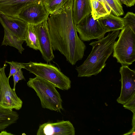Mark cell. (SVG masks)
<instances>
[{"mask_svg": "<svg viewBox=\"0 0 135 135\" xmlns=\"http://www.w3.org/2000/svg\"><path fill=\"white\" fill-rule=\"evenodd\" d=\"M73 0L50 14L47 22L53 50H57L73 65L81 60L86 49L78 36L72 17Z\"/></svg>", "mask_w": 135, "mask_h": 135, "instance_id": "1", "label": "cell"}, {"mask_svg": "<svg viewBox=\"0 0 135 135\" xmlns=\"http://www.w3.org/2000/svg\"><path fill=\"white\" fill-rule=\"evenodd\" d=\"M119 31L109 33L105 37L91 42L92 50L83 63L75 69L78 77H89L100 73L105 66V62L113 52L114 43Z\"/></svg>", "mask_w": 135, "mask_h": 135, "instance_id": "2", "label": "cell"}, {"mask_svg": "<svg viewBox=\"0 0 135 135\" xmlns=\"http://www.w3.org/2000/svg\"><path fill=\"white\" fill-rule=\"evenodd\" d=\"M27 85L35 91L43 108L59 112L63 110L61 95L53 84L36 76L30 78Z\"/></svg>", "mask_w": 135, "mask_h": 135, "instance_id": "3", "label": "cell"}, {"mask_svg": "<svg viewBox=\"0 0 135 135\" xmlns=\"http://www.w3.org/2000/svg\"><path fill=\"white\" fill-rule=\"evenodd\" d=\"M21 64L24 69L52 83L60 89L68 90L71 87V81L69 78L54 65L31 61Z\"/></svg>", "mask_w": 135, "mask_h": 135, "instance_id": "4", "label": "cell"}, {"mask_svg": "<svg viewBox=\"0 0 135 135\" xmlns=\"http://www.w3.org/2000/svg\"><path fill=\"white\" fill-rule=\"evenodd\" d=\"M118 36L114 44L113 56L122 65L128 66L135 60V31L125 26Z\"/></svg>", "mask_w": 135, "mask_h": 135, "instance_id": "5", "label": "cell"}, {"mask_svg": "<svg viewBox=\"0 0 135 135\" xmlns=\"http://www.w3.org/2000/svg\"><path fill=\"white\" fill-rule=\"evenodd\" d=\"M7 66L5 64L0 68V107L11 110H19L22 107L23 102L16 94L15 90L10 86L9 78L6 76L5 71Z\"/></svg>", "mask_w": 135, "mask_h": 135, "instance_id": "6", "label": "cell"}, {"mask_svg": "<svg viewBox=\"0 0 135 135\" xmlns=\"http://www.w3.org/2000/svg\"><path fill=\"white\" fill-rule=\"evenodd\" d=\"M75 26L79 37L83 41H89L94 39L99 40L104 37L107 32L98 20L93 18L91 13Z\"/></svg>", "mask_w": 135, "mask_h": 135, "instance_id": "7", "label": "cell"}, {"mask_svg": "<svg viewBox=\"0 0 135 135\" xmlns=\"http://www.w3.org/2000/svg\"><path fill=\"white\" fill-rule=\"evenodd\" d=\"M49 15L43 2H40L26 6L17 16L28 24L34 26L47 19Z\"/></svg>", "mask_w": 135, "mask_h": 135, "instance_id": "8", "label": "cell"}, {"mask_svg": "<svg viewBox=\"0 0 135 135\" xmlns=\"http://www.w3.org/2000/svg\"><path fill=\"white\" fill-rule=\"evenodd\" d=\"M121 75L120 81L122 84L119 97L117 99V102L124 105L135 93V71L128 66L122 65L119 70Z\"/></svg>", "mask_w": 135, "mask_h": 135, "instance_id": "9", "label": "cell"}, {"mask_svg": "<svg viewBox=\"0 0 135 135\" xmlns=\"http://www.w3.org/2000/svg\"><path fill=\"white\" fill-rule=\"evenodd\" d=\"M47 19L41 23L34 26L43 58L47 62L54 58L50 35L49 32Z\"/></svg>", "mask_w": 135, "mask_h": 135, "instance_id": "10", "label": "cell"}, {"mask_svg": "<svg viewBox=\"0 0 135 135\" xmlns=\"http://www.w3.org/2000/svg\"><path fill=\"white\" fill-rule=\"evenodd\" d=\"M75 128L69 120L48 122L40 125L37 135H75Z\"/></svg>", "mask_w": 135, "mask_h": 135, "instance_id": "11", "label": "cell"}, {"mask_svg": "<svg viewBox=\"0 0 135 135\" xmlns=\"http://www.w3.org/2000/svg\"><path fill=\"white\" fill-rule=\"evenodd\" d=\"M0 22L20 40L25 41L28 24L17 16L5 14L0 11Z\"/></svg>", "mask_w": 135, "mask_h": 135, "instance_id": "12", "label": "cell"}, {"mask_svg": "<svg viewBox=\"0 0 135 135\" xmlns=\"http://www.w3.org/2000/svg\"><path fill=\"white\" fill-rule=\"evenodd\" d=\"M44 0H0V11L11 16H17L25 7Z\"/></svg>", "mask_w": 135, "mask_h": 135, "instance_id": "13", "label": "cell"}, {"mask_svg": "<svg viewBox=\"0 0 135 135\" xmlns=\"http://www.w3.org/2000/svg\"><path fill=\"white\" fill-rule=\"evenodd\" d=\"M91 12L90 0H73L72 17L75 25H78Z\"/></svg>", "mask_w": 135, "mask_h": 135, "instance_id": "14", "label": "cell"}, {"mask_svg": "<svg viewBox=\"0 0 135 135\" xmlns=\"http://www.w3.org/2000/svg\"><path fill=\"white\" fill-rule=\"evenodd\" d=\"M98 20L107 32L119 31L122 29L124 27L123 18L111 13Z\"/></svg>", "mask_w": 135, "mask_h": 135, "instance_id": "15", "label": "cell"}, {"mask_svg": "<svg viewBox=\"0 0 135 135\" xmlns=\"http://www.w3.org/2000/svg\"><path fill=\"white\" fill-rule=\"evenodd\" d=\"M91 14L95 20L108 15L111 12V9L105 0H90Z\"/></svg>", "mask_w": 135, "mask_h": 135, "instance_id": "16", "label": "cell"}, {"mask_svg": "<svg viewBox=\"0 0 135 135\" xmlns=\"http://www.w3.org/2000/svg\"><path fill=\"white\" fill-rule=\"evenodd\" d=\"M19 118L17 112L0 107V131L16 123Z\"/></svg>", "mask_w": 135, "mask_h": 135, "instance_id": "17", "label": "cell"}, {"mask_svg": "<svg viewBox=\"0 0 135 135\" xmlns=\"http://www.w3.org/2000/svg\"><path fill=\"white\" fill-rule=\"evenodd\" d=\"M3 28L4 35L2 45H9L17 49L18 52L22 54L24 50L22 45L25 41L20 40L6 28Z\"/></svg>", "mask_w": 135, "mask_h": 135, "instance_id": "18", "label": "cell"}, {"mask_svg": "<svg viewBox=\"0 0 135 135\" xmlns=\"http://www.w3.org/2000/svg\"><path fill=\"white\" fill-rule=\"evenodd\" d=\"M27 46L36 50L40 51L37 37L35 31L34 26L28 24L25 40Z\"/></svg>", "mask_w": 135, "mask_h": 135, "instance_id": "19", "label": "cell"}, {"mask_svg": "<svg viewBox=\"0 0 135 135\" xmlns=\"http://www.w3.org/2000/svg\"><path fill=\"white\" fill-rule=\"evenodd\" d=\"M69 0H44L43 3L49 14L60 9Z\"/></svg>", "mask_w": 135, "mask_h": 135, "instance_id": "20", "label": "cell"}, {"mask_svg": "<svg viewBox=\"0 0 135 135\" xmlns=\"http://www.w3.org/2000/svg\"><path fill=\"white\" fill-rule=\"evenodd\" d=\"M110 7L111 12L114 15L120 16L123 15L124 12L122 3L119 0H105Z\"/></svg>", "mask_w": 135, "mask_h": 135, "instance_id": "21", "label": "cell"}, {"mask_svg": "<svg viewBox=\"0 0 135 135\" xmlns=\"http://www.w3.org/2000/svg\"><path fill=\"white\" fill-rule=\"evenodd\" d=\"M124 26L131 27L135 31V14L132 12H128L123 18Z\"/></svg>", "mask_w": 135, "mask_h": 135, "instance_id": "22", "label": "cell"}, {"mask_svg": "<svg viewBox=\"0 0 135 135\" xmlns=\"http://www.w3.org/2000/svg\"><path fill=\"white\" fill-rule=\"evenodd\" d=\"M6 63L8 64L10 66V71L8 77L9 78L18 69H24V67L21 63L12 61L10 62L6 61Z\"/></svg>", "mask_w": 135, "mask_h": 135, "instance_id": "23", "label": "cell"}, {"mask_svg": "<svg viewBox=\"0 0 135 135\" xmlns=\"http://www.w3.org/2000/svg\"><path fill=\"white\" fill-rule=\"evenodd\" d=\"M135 93L132 98L124 104L123 107L125 109H128L135 113Z\"/></svg>", "mask_w": 135, "mask_h": 135, "instance_id": "24", "label": "cell"}, {"mask_svg": "<svg viewBox=\"0 0 135 135\" xmlns=\"http://www.w3.org/2000/svg\"><path fill=\"white\" fill-rule=\"evenodd\" d=\"M21 69H18L13 75L14 81V86L13 89L14 90H15V87L16 83L20 80H25Z\"/></svg>", "mask_w": 135, "mask_h": 135, "instance_id": "25", "label": "cell"}, {"mask_svg": "<svg viewBox=\"0 0 135 135\" xmlns=\"http://www.w3.org/2000/svg\"><path fill=\"white\" fill-rule=\"evenodd\" d=\"M135 113H133V118L132 119V129L130 131L126 133L124 135H134L135 134Z\"/></svg>", "mask_w": 135, "mask_h": 135, "instance_id": "26", "label": "cell"}, {"mask_svg": "<svg viewBox=\"0 0 135 135\" xmlns=\"http://www.w3.org/2000/svg\"><path fill=\"white\" fill-rule=\"evenodd\" d=\"M128 4V7L133 6L135 3V0H126Z\"/></svg>", "mask_w": 135, "mask_h": 135, "instance_id": "27", "label": "cell"}, {"mask_svg": "<svg viewBox=\"0 0 135 135\" xmlns=\"http://www.w3.org/2000/svg\"><path fill=\"white\" fill-rule=\"evenodd\" d=\"M13 135V134H12L10 133H8L6 131H5L3 130L1 131V132L0 133V135Z\"/></svg>", "mask_w": 135, "mask_h": 135, "instance_id": "28", "label": "cell"}, {"mask_svg": "<svg viewBox=\"0 0 135 135\" xmlns=\"http://www.w3.org/2000/svg\"><path fill=\"white\" fill-rule=\"evenodd\" d=\"M121 3L127 6L128 7V4L126 0H119Z\"/></svg>", "mask_w": 135, "mask_h": 135, "instance_id": "29", "label": "cell"}]
</instances>
